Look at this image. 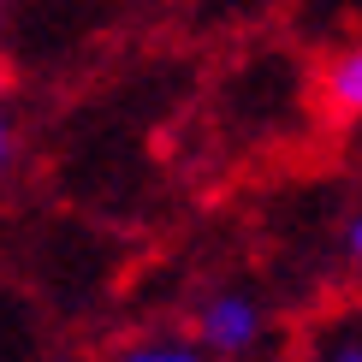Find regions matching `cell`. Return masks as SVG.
Masks as SVG:
<instances>
[{
    "instance_id": "6da1fadb",
    "label": "cell",
    "mask_w": 362,
    "mask_h": 362,
    "mask_svg": "<svg viewBox=\"0 0 362 362\" xmlns=\"http://www.w3.org/2000/svg\"><path fill=\"white\" fill-rule=\"evenodd\" d=\"M267 339V309L250 291H214L196 309V351L202 356H250Z\"/></svg>"
},
{
    "instance_id": "7a4b0ae2",
    "label": "cell",
    "mask_w": 362,
    "mask_h": 362,
    "mask_svg": "<svg viewBox=\"0 0 362 362\" xmlns=\"http://www.w3.org/2000/svg\"><path fill=\"white\" fill-rule=\"evenodd\" d=\"M321 107H327V119H339V125L362 119V42L333 54V66H327V78H321Z\"/></svg>"
},
{
    "instance_id": "3957f363",
    "label": "cell",
    "mask_w": 362,
    "mask_h": 362,
    "mask_svg": "<svg viewBox=\"0 0 362 362\" xmlns=\"http://www.w3.org/2000/svg\"><path fill=\"white\" fill-rule=\"evenodd\" d=\"M119 362H208V356L196 351L190 339H143V344H131Z\"/></svg>"
},
{
    "instance_id": "277c9868",
    "label": "cell",
    "mask_w": 362,
    "mask_h": 362,
    "mask_svg": "<svg viewBox=\"0 0 362 362\" xmlns=\"http://www.w3.org/2000/svg\"><path fill=\"white\" fill-rule=\"evenodd\" d=\"M344 250H351V262L362 267V214H356L351 226H344Z\"/></svg>"
},
{
    "instance_id": "5b68a950",
    "label": "cell",
    "mask_w": 362,
    "mask_h": 362,
    "mask_svg": "<svg viewBox=\"0 0 362 362\" xmlns=\"http://www.w3.org/2000/svg\"><path fill=\"white\" fill-rule=\"evenodd\" d=\"M6 160H12V125H6V113H0V173H6Z\"/></svg>"
},
{
    "instance_id": "8992f818",
    "label": "cell",
    "mask_w": 362,
    "mask_h": 362,
    "mask_svg": "<svg viewBox=\"0 0 362 362\" xmlns=\"http://www.w3.org/2000/svg\"><path fill=\"white\" fill-rule=\"evenodd\" d=\"M333 362H362V344H339V351H333Z\"/></svg>"
},
{
    "instance_id": "52a82bcc",
    "label": "cell",
    "mask_w": 362,
    "mask_h": 362,
    "mask_svg": "<svg viewBox=\"0 0 362 362\" xmlns=\"http://www.w3.org/2000/svg\"><path fill=\"white\" fill-rule=\"evenodd\" d=\"M0 89H6V66H0Z\"/></svg>"
}]
</instances>
